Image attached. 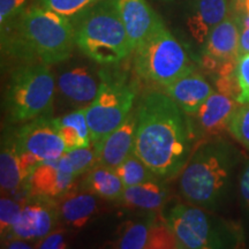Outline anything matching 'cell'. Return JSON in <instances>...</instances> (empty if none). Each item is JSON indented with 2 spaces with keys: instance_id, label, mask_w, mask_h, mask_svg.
I'll return each instance as SVG.
<instances>
[{
  "instance_id": "1",
  "label": "cell",
  "mask_w": 249,
  "mask_h": 249,
  "mask_svg": "<svg viewBox=\"0 0 249 249\" xmlns=\"http://www.w3.org/2000/svg\"><path fill=\"white\" fill-rule=\"evenodd\" d=\"M135 154L161 179L181 173L194 150L196 138L191 116L167 93H145L136 108Z\"/></svg>"
},
{
  "instance_id": "2",
  "label": "cell",
  "mask_w": 249,
  "mask_h": 249,
  "mask_svg": "<svg viewBox=\"0 0 249 249\" xmlns=\"http://www.w3.org/2000/svg\"><path fill=\"white\" fill-rule=\"evenodd\" d=\"M75 46V26L70 18L36 4L26 7L1 29L2 57L20 64H60L71 57Z\"/></svg>"
},
{
  "instance_id": "3",
  "label": "cell",
  "mask_w": 249,
  "mask_h": 249,
  "mask_svg": "<svg viewBox=\"0 0 249 249\" xmlns=\"http://www.w3.org/2000/svg\"><path fill=\"white\" fill-rule=\"evenodd\" d=\"M238 161L236 149L220 138L197 143L180 173V194L188 203L217 210L225 200Z\"/></svg>"
},
{
  "instance_id": "4",
  "label": "cell",
  "mask_w": 249,
  "mask_h": 249,
  "mask_svg": "<svg viewBox=\"0 0 249 249\" xmlns=\"http://www.w3.org/2000/svg\"><path fill=\"white\" fill-rule=\"evenodd\" d=\"M74 26L76 46L98 65L119 64L134 51L116 0H102Z\"/></svg>"
},
{
  "instance_id": "5",
  "label": "cell",
  "mask_w": 249,
  "mask_h": 249,
  "mask_svg": "<svg viewBox=\"0 0 249 249\" xmlns=\"http://www.w3.org/2000/svg\"><path fill=\"white\" fill-rule=\"evenodd\" d=\"M57 81L43 62L20 64L13 68L6 87L4 108L11 124H24L51 114Z\"/></svg>"
},
{
  "instance_id": "6",
  "label": "cell",
  "mask_w": 249,
  "mask_h": 249,
  "mask_svg": "<svg viewBox=\"0 0 249 249\" xmlns=\"http://www.w3.org/2000/svg\"><path fill=\"white\" fill-rule=\"evenodd\" d=\"M134 67L142 80L166 87L196 71L185 45L165 27L163 21L135 50Z\"/></svg>"
},
{
  "instance_id": "7",
  "label": "cell",
  "mask_w": 249,
  "mask_h": 249,
  "mask_svg": "<svg viewBox=\"0 0 249 249\" xmlns=\"http://www.w3.org/2000/svg\"><path fill=\"white\" fill-rule=\"evenodd\" d=\"M99 91L89 107L86 116L91 130L92 144L118 128L133 112L135 88L128 77L119 71L101 70Z\"/></svg>"
},
{
  "instance_id": "8",
  "label": "cell",
  "mask_w": 249,
  "mask_h": 249,
  "mask_svg": "<svg viewBox=\"0 0 249 249\" xmlns=\"http://www.w3.org/2000/svg\"><path fill=\"white\" fill-rule=\"evenodd\" d=\"M181 249L233 247L236 234L194 204L178 203L164 218Z\"/></svg>"
},
{
  "instance_id": "9",
  "label": "cell",
  "mask_w": 249,
  "mask_h": 249,
  "mask_svg": "<svg viewBox=\"0 0 249 249\" xmlns=\"http://www.w3.org/2000/svg\"><path fill=\"white\" fill-rule=\"evenodd\" d=\"M15 144L24 181L40 163L59 160L66 152L54 118L50 114L22 124L15 130Z\"/></svg>"
},
{
  "instance_id": "10",
  "label": "cell",
  "mask_w": 249,
  "mask_h": 249,
  "mask_svg": "<svg viewBox=\"0 0 249 249\" xmlns=\"http://www.w3.org/2000/svg\"><path fill=\"white\" fill-rule=\"evenodd\" d=\"M58 223V200L26 196L20 213L12 227L11 236H18L30 242L39 241L53 231Z\"/></svg>"
},
{
  "instance_id": "11",
  "label": "cell",
  "mask_w": 249,
  "mask_h": 249,
  "mask_svg": "<svg viewBox=\"0 0 249 249\" xmlns=\"http://www.w3.org/2000/svg\"><path fill=\"white\" fill-rule=\"evenodd\" d=\"M101 83V70H93L87 65L65 68L57 77V88L61 97L74 110L89 107L97 96Z\"/></svg>"
},
{
  "instance_id": "12",
  "label": "cell",
  "mask_w": 249,
  "mask_h": 249,
  "mask_svg": "<svg viewBox=\"0 0 249 249\" xmlns=\"http://www.w3.org/2000/svg\"><path fill=\"white\" fill-rule=\"evenodd\" d=\"M240 105L236 99L214 91L191 116L196 134H200L204 140L219 138L229 130L232 118Z\"/></svg>"
},
{
  "instance_id": "13",
  "label": "cell",
  "mask_w": 249,
  "mask_h": 249,
  "mask_svg": "<svg viewBox=\"0 0 249 249\" xmlns=\"http://www.w3.org/2000/svg\"><path fill=\"white\" fill-rule=\"evenodd\" d=\"M76 179L61 169L58 160L43 161L24 181V195L59 200L75 188Z\"/></svg>"
},
{
  "instance_id": "14",
  "label": "cell",
  "mask_w": 249,
  "mask_h": 249,
  "mask_svg": "<svg viewBox=\"0 0 249 249\" xmlns=\"http://www.w3.org/2000/svg\"><path fill=\"white\" fill-rule=\"evenodd\" d=\"M136 127L138 113L134 111L118 128L98 142L93 143L97 164L116 169L127 157L134 154Z\"/></svg>"
},
{
  "instance_id": "15",
  "label": "cell",
  "mask_w": 249,
  "mask_h": 249,
  "mask_svg": "<svg viewBox=\"0 0 249 249\" xmlns=\"http://www.w3.org/2000/svg\"><path fill=\"white\" fill-rule=\"evenodd\" d=\"M231 13L229 0H191L186 13V27L193 40L204 45L216 26Z\"/></svg>"
},
{
  "instance_id": "16",
  "label": "cell",
  "mask_w": 249,
  "mask_h": 249,
  "mask_svg": "<svg viewBox=\"0 0 249 249\" xmlns=\"http://www.w3.org/2000/svg\"><path fill=\"white\" fill-rule=\"evenodd\" d=\"M121 21L135 50L157 27L161 18L147 0H116Z\"/></svg>"
},
{
  "instance_id": "17",
  "label": "cell",
  "mask_w": 249,
  "mask_h": 249,
  "mask_svg": "<svg viewBox=\"0 0 249 249\" xmlns=\"http://www.w3.org/2000/svg\"><path fill=\"white\" fill-rule=\"evenodd\" d=\"M241 24L239 18L230 14L216 26L205 40L202 57L214 60L218 65L231 59H238Z\"/></svg>"
},
{
  "instance_id": "18",
  "label": "cell",
  "mask_w": 249,
  "mask_h": 249,
  "mask_svg": "<svg viewBox=\"0 0 249 249\" xmlns=\"http://www.w3.org/2000/svg\"><path fill=\"white\" fill-rule=\"evenodd\" d=\"M164 92L167 93L183 112L193 116L214 90L202 74L194 71L164 87Z\"/></svg>"
},
{
  "instance_id": "19",
  "label": "cell",
  "mask_w": 249,
  "mask_h": 249,
  "mask_svg": "<svg viewBox=\"0 0 249 249\" xmlns=\"http://www.w3.org/2000/svg\"><path fill=\"white\" fill-rule=\"evenodd\" d=\"M97 195L82 189H71L58 200L59 222L67 229L81 230L92 219L98 210Z\"/></svg>"
},
{
  "instance_id": "20",
  "label": "cell",
  "mask_w": 249,
  "mask_h": 249,
  "mask_svg": "<svg viewBox=\"0 0 249 249\" xmlns=\"http://www.w3.org/2000/svg\"><path fill=\"white\" fill-rule=\"evenodd\" d=\"M161 178H156L140 185L124 187L120 203L143 211H155L163 208L169 200V188Z\"/></svg>"
},
{
  "instance_id": "21",
  "label": "cell",
  "mask_w": 249,
  "mask_h": 249,
  "mask_svg": "<svg viewBox=\"0 0 249 249\" xmlns=\"http://www.w3.org/2000/svg\"><path fill=\"white\" fill-rule=\"evenodd\" d=\"M24 178L15 144V132L4 133L0 151V186L5 195H18L23 191Z\"/></svg>"
},
{
  "instance_id": "22",
  "label": "cell",
  "mask_w": 249,
  "mask_h": 249,
  "mask_svg": "<svg viewBox=\"0 0 249 249\" xmlns=\"http://www.w3.org/2000/svg\"><path fill=\"white\" fill-rule=\"evenodd\" d=\"M82 187L108 202H120L124 186L113 167L96 164L86 173Z\"/></svg>"
},
{
  "instance_id": "23",
  "label": "cell",
  "mask_w": 249,
  "mask_h": 249,
  "mask_svg": "<svg viewBox=\"0 0 249 249\" xmlns=\"http://www.w3.org/2000/svg\"><path fill=\"white\" fill-rule=\"evenodd\" d=\"M54 121L66 151L92 145L91 130L87 120L86 108H76L65 116L54 118Z\"/></svg>"
},
{
  "instance_id": "24",
  "label": "cell",
  "mask_w": 249,
  "mask_h": 249,
  "mask_svg": "<svg viewBox=\"0 0 249 249\" xmlns=\"http://www.w3.org/2000/svg\"><path fill=\"white\" fill-rule=\"evenodd\" d=\"M156 222V214L152 213V211H148L139 219L127 223L118 240L114 242V247L120 249H145Z\"/></svg>"
},
{
  "instance_id": "25",
  "label": "cell",
  "mask_w": 249,
  "mask_h": 249,
  "mask_svg": "<svg viewBox=\"0 0 249 249\" xmlns=\"http://www.w3.org/2000/svg\"><path fill=\"white\" fill-rule=\"evenodd\" d=\"M58 161L62 170L79 178L80 176L86 174L97 164V157H96L95 148L92 144L90 147L66 151L59 158Z\"/></svg>"
},
{
  "instance_id": "26",
  "label": "cell",
  "mask_w": 249,
  "mask_h": 249,
  "mask_svg": "<svg viewBox=\"0 0 249 249\" xmlns=\"http://www.w3.org/2000/svg\"><path fill=\"white\" fill-rule=\"evenodd\" d=\"M116 170L124 187L140 185L149 180L160 178L135 152L127 157L119 166L116 167Z\"/></svg>"
},
{
  "instance_id": "27",
  "label": "cell",
  "mask_w": 249,
  "mask_h": 249,
  "mask_svg": "<svg viewBox=\"0 0 249 249\" xmlns=\"http://www.w3.org/2000/svg\"><path fill=\"white\" fill-rule=\"evenodd\" d=\"M36 5L70 18L75 22L102 0H34Z\"/></svg>"
},
{
  "instance_id": "28",
  "label": "cell",
  "mask_w": 249,
  "mask_h": 249,
  "mask_svg": "<svg viewBox=\"0 0 249 249\" xmlns=\"http://www.w3.org/2000/svg\"><path fill=\"white\" fill-rule=\"evenodd\" d=\"M24 200V198H23ZM23 200L17 197H12V195L1 196L0 200V233L1 240H7L11 236L12 227L20 213L22 208Z\"/></svg>"
},
{
  "instance_id": "29",
  "label": "cell",
  "mask_w": 249,
  "mask_h": 249,
  "mask_svg": "<svg viewBox=\"0 0 249 249\" xmlns=\"http://www.w3.org/2000/svg\"><path fill=\"white\" fill-rule=\"evenodd\" d=\"M229 132L249 151V103L241 104L236 108Z\"/></svg>"
},
{
  "instance_id": "30",
  "label": "cell",
  "mask_w": 249,
  "mask_h": 249,
  "mask_svg": "<svg viewBox=\"0 0 249 249\" xmlns=\"http://www.w3.org/2000/svg\"><path fill=\"white\" fill-rule=\"evenodd\" d=\"M147 248L149 249H169L179 248L178 242L171 229L167 225L166 220L163 222H156L152 227L150 238H149Z\"/></svg>"
},
{
  "instance_id": "31",
  "label": "cell",
  "mask_w": 249,
  "mask_h": 249,
  "mask_svg": "<svg viewBox=\"0 0 249 249\" xmlns=\"http://www.w3.org/2000/svg\"><path fill=\"white\" fill-rule=\"evenodd\" d=\"M28 0H0V29L5 28L26 9Z\"/></svg>"
},
{
  "instance_id": "32",
  "label": "cell",
  "mask_w": 249,
  "mask_h": 249,
  "mask_svg": "<svg viewBox=\"0 0 249 249\" xmlns=\"http://www.w3.org/2000/svg\"><path fill=\"white\" fill-rule=\"evenodd\" d=\"M236 76H238L239 86H240V97L238 102L240 104L249 103V53L239 57L238 66H236Z\"/></svg>"
},
{
  "instance_id": "33",
  "label": "cell",
  "mask_w": 249,
  "mask_h": 249,
  "mask_svg": "<svg viewBox=\"0 0 249 249\" xmlns=\"http://www.w3.org/2000/svg\"><path fill=\"white\" fill-rule=\"evenodd\" d=\"M66 229H54L53 231L50 232L48 235L37 241L35 248L40 249H62L67 247L66 242Z\"/></svg>"
},
{
  "instance_id": "34",
  "label": "cell",
  "mask_w": 249,
  "mask_h": 249,
  "mask_svg": "<svg viewBox=\"0 0 249 249\" xmlns=\"http://www.w3.org/2000/svg\"><path fill=\"white\" fill-rule=\"evenodd\" d=\"M216 88L218 91L224 93L238 101L240 97V86H239L238 76L236 73L230 76H217L216 79Z\"/></svg>"
},
{
  "instance_id": "35",
  "label": "cell",
  "mask_w": 249,
  "mask_h": 249,
  "mask_svg": "<svg viewBox=\"0 0 249 249\" xmlns=\"http://www.w3.org/2000/svg\"><path fill=\"white\" fill-rule=\"evenodd\" d=\"M239 194L242 205L249 211V157L246 158L239 173Z\"/></svg>"
},
{
  "instance_id": "36",
  "label": "cell",
  "mask_w": 249,
  "mask_h": 249,
  "mask_svg": "<svg viewBox=\"0 0 249 249\" xmlns=\"http://www.w3.org/2000/svg\"><path fill=\"white\" fill-rule=\"evenodd\" d=\"M2 247L11 249H31L35 248V246L31 245L30 241L24 240V239L18 238V236H11L5 242H2Z\"/></svg>"
},
{
  "instance_id": "37",
  "label": "cell",
  "mask_w": 249,
  "mask_h": 249,
  "mask_svg": "<svg viewBox=\"0 0 249 249\" xmlns=\"http://www.w3.org/2000/svg\"><path fill=\"white\" fill-rule=\"evenodd\" d=\"M249 53V27L242 28L239 40V55Z\"/></svg>"
},
{
  "instance_id": "38",
  "label": "cell",
  "mask_w": 249,
  "mask_h": 249,
  "mask_svg": "<svg viewBox=\"0 0 249 249\" xmlns=\"http://www.w3.org/2000/svg\"><path fill=\"white\" fill-rule=\"evenodd\" d=\"M238 18H239V21H240L241 29H242V28L249 27V15H242V17Z\"/></svg>"
},
{
  "instance_id": "39",
  "label": "cell",
  "mask_w": 249,
  "mask_h": 249,
  "mask_svg": "<svg viewBox=\"0 0 249 249\" xmlns=\"http://www.w3.org/2000/svg\"><path fill=\"white\" fill-rule=\"evenodd\" d=\"M244 15H249V0H244Z\"/></svg>"
},
{
  "instance_id": "40",
  "label": "cell",
  "mask_w": 249,
  "mask_h": 249,
  "mask_svg": "<svg viewBox=\"0 0 249 249\" xmlns=\"http://www.w3.org/2000/svg\"><path fill=\"white\" fill-rule=\"evenodd\" d=\"M160 1H172V0H160Z\"/></svg>"
}]
</instances>
